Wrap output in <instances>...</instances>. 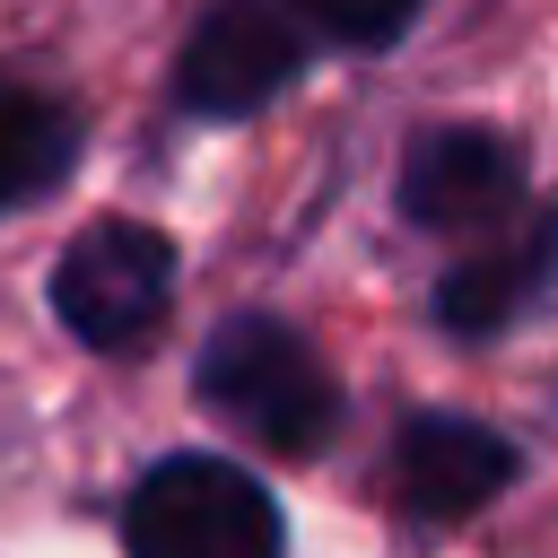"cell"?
I'll return each instance as SVG.
<instances>
[{"mask_svg":"<svg viewBox=\"0 0 558 558\" xmlns=\"http://www.w3.org/2000/svg\"><path fill=\"white\" fill-rule=\"evenodd\" d=\"M418 9H427V0H305V17H314L323 35H340V44H357V52H392Z\"/></svg>","mask_w":558,"mask_h":558,"instance_id":"9","label":"cell"},{"mask_svg":"<svg viewBox=\"0 0 558 558\" xmlns=\"http://www.w3.org/2000/svg\"><path fill=\"white\" fill-rule=\"evenodd\" d=\"M131 558H279V506L270 488L227 453H166L140 471L122 506Z\"/></svg>","mask_w":558,"mask_h":558,"instance_id":"2","label":"cell"},{"mask_svg":"<svg viewBox=\"0 0 558 558\" xmlns=\"http://www.w3.org/2000/svg\"><path fill=\"white\" fill-rule=\"evenodd\" d=\"M70 166H78V122H70V105L0 70V218L26 209V201H44Z\"/></svg>","mask_w":558,"mask_h":558,"instance_id":"8","label":"cell"},{"mask_svg":"<svg viewBox=\"0 0 558 558\" xmlns=\"http://www.w3.org/2000/svg\"><path fill=\"white\" fill-rule=\"evenodd\" d=\"M305 61H314L305 0H209L201 26L183 35L174 105L192 122H235V113H262L279 87H296Z\"/></svg>","mask_w":558,"mask_h":558,"instance_id":"3","label":"cell"},{"mask_svg":"<svg viewBox=\"0 0 558 558\" xmlns=\"http://www.w3.org/2000/svg\"><path fill=\"white\" fill-rule=\"evenodd\" d=\"M549 288H558V209H532L497 244L462 253L436 279V323L462 331V340H488V331L523 323L532 305H549Z\"/></svg>","mask_w":558,"mask_h":558,"instance_id":"7","label":"cell"},{"mask_svg":"<svg viewBox=\"0 0 558 558\" xmlns=\"http://www.w3.org/2000/svg\"><path fill=\"white\" fill-rule=\"evenodd\" d=\"M401 218L410 227H436V235L514 227L523 218V157H514V140H497L480 122L418 131L410 157H401Z\"/></svg>","mask_w":558,"mask_h":558,"instance_id":"5","label":"cell"},{"mask_svg":"<svg viewBox=\"0 0 558 558\" xmlns=\"http://www.w3.org/2000/svg\"><path fill=\"white\" fill-rule=\"evenodd\" d=\"M192 384L235 436H253L270 453H314L340 427V384H331L323 349L279 314H227L201 340Z\"/></svg>","mask_w":558,"mask_h":558,"instance_id":"1","label":"cell"},{"mask_svg":"<svg viewBox=\"0 0 558 558\" xmlns=\"http://www.w3.org/2000/svg\"><path fill=\"white\" fill-rule=\"evenodd\" d=\"M514 480V445L462 410H418L401 418L392 436V497L418 514V523H453V514H480L497 488Z\"/></svg>","mask_w":558,"mask_h":558,"instance_id":"6","label":"cell"},{"mask_svg":"<svg viewBox=\"0 0 558 558\" xmlns=\"http://www.w3.org/2000/svg\"><path fill=\"white\" fill-rule=\"evenodd\" d=\"M174 279H183V262H174L166 227H148V218H96L52 262V314L87 349H131L174 305Z\"/></svg>","mask_w":558,"mask_h":558,"instance_id":"4","label":"cell"}]
</instances>
